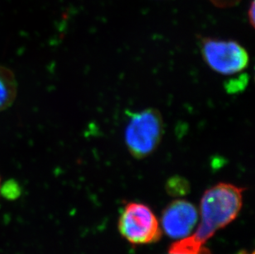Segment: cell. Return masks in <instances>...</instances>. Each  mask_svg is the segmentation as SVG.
<instances>
[{
    "label": "cell",
    "instance_id": "1",
    "mask_svg": "<svg viewBox=\"0 0 255 254\" xmlns=\"http://www.w3.org/2000/svg\"><path fill=\"white\" fill-rule=\"evenodd\" d=\"M244 188L221 182L205 192L201 201V222L196 232L171 245L169 254H198L205 243L240 213Z\"/></svg>",
    "mask_w": 255,
    "mask_h": 254
},
{
    "label": "cell",
    "instance_id": "2",
    "mask_svg": "<svg viewBox=\"0 0 255 254\" xmlns=\"http://www.w3.org/2000/svg\"><path fill=\"white\" fill-rule=\"evenodd\" d=\"M164 132L163 117L156 108L131 113L124 133L126 146L134 158H146L159 147Z\"/></svg>",
    "mask_w": 255,
    "mask_h": 254
},
{
    "label": "cell",
    "instance_id": "3",
    "mask_svg": "<svg viewBox=\"0 0 255 254\" xmlns=\"http://www.w3.org/2000/svg\"><path fill=\"white\" fill-rule=\"evenodd\" d=\"M200 48L202 58L215 72L223 75H236L246 70L249 54L237 41L202 37Z\"/></svg>",
    "mask_w": 255,
    "mask_h": 254
},
{
    "label": "cell",
    "instance_id": "4",
    "mask_svg": "<svg viewBox=\"0 0 255 254\" xmlns=\"http://www.w3.org/2000/svg\"><path fill=\"white\" fill-rule=\"evenodd\" d=\"M119 230L133 245L156 242L161 237L159 221L153 211L140 203H130L126 206L119 220Z\"/></svg>",
    "mask_w": 255,
    "mask_h": 254
},
{
    "label": "cell",
    "instance_id": "5",
    "mask_svg": "<svg viewBox=\"0 0 255 254\" xmlns=\"http://www.w3.org/2000/svg\"><path fill=\"white\" fill-rule=\"evenodd\" d=\"M197 209L193 204L177 200L169 204L162 216L164 232L173 239H184L195 227L198 221Z\"/></svg>",
    "mask_w": 255,
    "mask_h": 254
},
{
    "label": "cell",
    "instance_id": "6",
    "mask_svg": "<svg viewBox=\"0 0 255 254\" xmlns=\"http://www.w3.org/2000/svg\"><path fill=\"white\" fill-rule=\"evenodd\" d=\"M17 94V84L13 73L0 66V112L6 110L14 103Z\"/></svg>",
    "mask_w": 255,
    "mask_h": 254
},
{
    "label": "cell",
    "instance_id": "7",
    "mask_svg": "<svg viewBox=\"0 0 255 254\" xmlns=\"http://www.w3.org/2000/svg\"><path fill=\"white\" fill-rule=\"evenodd\" d=\"M167 190L169 193L174 196L183 195L188 192L189 185L184 178L181 177H173L167 182Z\"/></svg>",
    "mask_w": 255,
    "mask_h": 254
},
{
    "label": "cell",
    "instance_id": "8",
    "mask_svg": "<svg viewBox=\"0 0 255 254\" xmlns=\"http://www.w3.org/2000/svg\"><path fill=\"white\" fill-rule=\"evenodd\" d=\"M212 4L216 7L226 8V7H231L239 4L241 0H209Z\"/></svg>",
    "mask_w": 255,
    "mask_h": 254
},
{
    "label": "cell",
    "instance_id": "9",
    "mask_svg": "<svg viewBox=\"0 0 255 254\" xmlns=\"http://www.w3.org/2000/svg\"><path fill=\"white\" fill-rule=\"evenodd\" d=\"M255 0H252V2H251V5H250V7H249V10H248L249 22H250V24L251 25V26H252V27H255Z\"/></svg>",
    "mask_w": 255,
    "mask_h": 254
},
{
    "label": "cell",
    "instance_id": "10",
    "mask_svg": "<svg viewBox=\"0 0 255 254\" xmlns=\"http://www.w3.org/2000/svg\"><path fill=\"white\" fill-rule=\"evenodd\" d=\"M198 254H211V252H210L209 250H207V249H206V248L202 247L201 250H200L199 252H198Z\"/></svg>",
    "mask_w": 255,
    "mask_h": 254
},
{
    "label": "cell",
    "instance_id": "11",
    "mask_svg": "<svg viewBox=\"0 0 255 254\" xmlns=\"http://www.w3.org/2000/svg\"><path fill=\"white\" fill-rule=\"evenodd\" d=\"M247 254V253H246V252H242V253H241V254ZM252 254H254V253Z\"/></svg>",
    "mask_w": 255,
    "mask_h": 254
}]
</instances>
